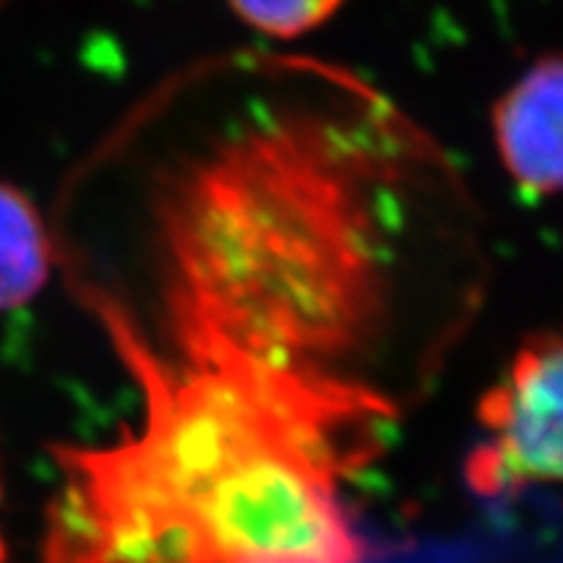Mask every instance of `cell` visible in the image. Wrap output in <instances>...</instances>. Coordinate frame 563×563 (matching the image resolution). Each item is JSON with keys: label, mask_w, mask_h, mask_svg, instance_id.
I'll return each instance as SVG.
<instances>
[{"label": "cell", "mask_w": 563, "mask_h": 563, "mask_svg": "<svg viewBox=\"0 0 563 563\" xmlns=\"http://www.w3.org/2000/svg\"><path fill=\"white\" fill-rule=\"evenodd\" d=\"M162 104L173 129L144 165V209L175 342L340 373L402 264L470 214L449 152L340 63L211 55Z\"/></svg>", "instance_id": "6da1fadb"}, {"label": "cell", "mask_w": 563, "mask_h": 563, "mask_svg": "<svg viewBox=\"0 0 563 563\" xmlns=\"http://www.w3.org/2000/svg\"><path fill=\"white\" fill-rule=\"evenodd\" d=\"M87 298L144 412L108 446L53 449L42 563H368L342 488L394 418L382 394L209 340L165 361L121 302Z\"/></svg>", "instance_id": "7a4b0ae2"}, {"label": "cell", "mask_w": 563, "mask_h": 563, "mask_svg": "<svg viewBox=\"0 0 563 563\" xmlns=\"http://www.w3.org/2000/svg\"><path fill=\"white\" fill-rule=\"evenodd\" d=\"M464 483L483 501L563 488V323L530 336L483 394Z\"/></svg>", "instance_id": "3957f363"}, {"label": "cell", "mask_w": 563, "mask_h": 563, "mask_svg": "<svg viewBox=\"0 0 563 563\" xmlns=\"http://www.w3.org/2000/svg\"><path fill=\"white\" fill-rule=\"evenodd\" d=\"M504 173L538 199L563 194V53L534 58L490 108Z\"/></svg>", "instance_id": "277c9868"}, {"label": "cell", "mask_w": 563, "mask_h": 563, "mask_svg": "<svg viewBox=\"0 0 563 563\" xmlns=\"http://www.w3.org/2000/svg\"><path fill=\"white\" fill-rule=\"evenodd\" d=\"M45 217L16 183L0 180V313L26 306L53 272Z\"/></svg>", "instance_id": "5b68a950"}, {"label": "cell", "mask_w": 563, "mask_h": 563, "mask_svg": "<svg viewBox=\"0 0 563 563\" xmlns=\"http://www.w3.org/2000/svg\"><path fill=\"white\" fill-rule=\"evenodd\" d=\"M347 0H228L230 11L258 37L295 42L329 24Z\"/></svg>", "instance_id": "8992f818"}, {"label": "cell", "mask_w": 563, "mask_h": 563, "mask_svg": "<svg viewBox=\"0 0 563 563\" xmlns=\"http://www.w3.org/2000/svg\"><path fill=\"white\" fill-rule=\"evenodd\" d=\"M5 561V543H3V538H0V563Z\"/></svg>", "instance_id": "52a82bcc"}]
</instances>
